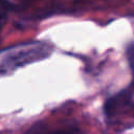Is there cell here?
<instances>
[{
    "label": "cell",
    "instance_id": "cell-1",
    "mask_svg": "<svg viewBox=\"0 0 134 134\" xmlns=\"http://www.w3.org/2000/svg\"><path fill=\"white\" fill-rule=\"evenodd\" d=\"M48 46L43 43H27L0 52V75L48 55Z\"/></svg>",
    "mask_w": 134,
    "mask_h": 134
},
{
    "label": "cell",
    "instance_id": "cell-2",
    "mask_svg": "<svg viewBox=\"0 0 134 134\" xmlns=\"http://www.w3.org/2000/svg\"><path fill=\"white\" fill-rule=\"evenodd\" d=\"M54 134H74L73 132H68V131H62V132H58Z\"/></svg>",
    "mask_w": 134,
    "mask_h": 134
}]
</instances>
